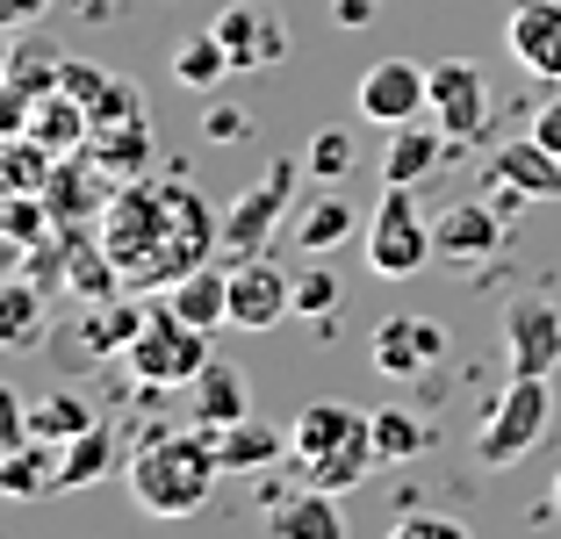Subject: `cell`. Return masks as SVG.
I'll return each instance as SVG.
<instances>
[{
	"label": "cell",
	"instance_id": "cell-1",
	"mask_svg": "<svg viewBox=\"0 0 561 539\" xmlns=\"http://www.w3.org/2000/svg\"><path fill=\"white\" fill-rule=\"evenodd\" d=\"M101 252L116 260L123 288H173L181 274L209 266V252L224 245V216H209L195 180H123L116 202L101 209Z\"/></svg>",
	"mask_w": 561,
	"mask_h": 539
},
{
	"label": "cell",
	"instance_id": "cell-2",
	"mask_svg": "<svg viewBox=\"0 0 561 539\" xmlns=\"http://www.w3.org/2000/svg\"><path fill=\"white\" fill-rule=\"evenodd\" d=\"M216 474H224L216 432L187 425V432H151V439L130 454L123 482H130V504L145 511V518H195V511L209 504Z\"/></svg>",
	"mask_w": 561,
	"mask_h": 539
},
{
	"label": "cell",
	"instance_id": "cell-3",
	"mask_svg": "<svg viewBox=\"0 0 561 539\" xmlns=\"http://www.w3.org/2000/svg\"><path fill=\"white\" fill-rule=\"evenodd\" d=\"M288 468L310 490H353L375 460V417H360L353 403H302V417L288 425Z\"/></svg>",
	"mask_w": 561,
	"mask_h": 539
},
{
	"label": "cell",
	"instance_id": "cell-4",
	"mask_svg": "<svg viewBox=\"0 0 561 539\" xmlns=\"http://www.w3.org/2000/svg\"><path fill=\"white\" fill-rule=\"evenodd\" d=\"M547 425H554V375H512L476 432V460L482 468H518L526 454L547 446Z\"/></svg>",
	"mask_w": 561,
	"mask_h": 539
},
{
	"label": "cell",
	"instance_id": "cell-5",
	"mask_svg": "<svg viewBox=\"0 0 561 539\" xmlns=\"http://www.w3.org/2000/svg\"><path fill=\"white\" fill-rule=\"evenodd\" d=\"M310 173L302 159H266V173L252 180L245 195L224 209V260H260V252H274V238H280V223L296 216V180Z\"/></svg>",
	"mask_w": 561,
	"mask_h": 539
},
{
	"label": "cell",
	"instance_id": "cell-6",
	"mask_svg": "<svg viewBox=\"0 0 561 539\" xmlns=\"http://www.w3.org/2000/svg\"><path fill=\"white\" fill-rule=\"evenodd\" d=\"M209 331H195L173 302H159V310H145V324H137L130 353H123V367H130L145 389H187V381L209 367Z\"/></svg>",
	"mask_w": 561,
	"mask_h": 539
},
{
	"label": "cell",
	"instance_id": "cell-7",
	"mask_svg": "<svg viewBox=\"0 0 561 539\" xmlns=\"http://www.w3.org/2000/svg\"><path fill=\"white\" fill-rule=\"evenodd\" d=\"M432 260H439V245H432V216L417 209V195L411 187H381L375 216H367V266H375V280H417Z\"/></svg>",
	"mask_w": 561,
	"mask_h": 539
},
{
	"label": "cell",
	"instance_id": "cell-8",
	"mask_svg": "<svg viewBox=\"0 0 561 539\" xmlns=\"http://www.w3.org/2000/svg\"><path fill=\"white\" fill-rule=\"evenodd\" d=\"M425 115L454 137V159H461V145H482L490 123H496V94H490V80H482V66L439 58V66H432V108Z\"/></svg>",
	"mask_w": 561,
	"mask_h": 539
},
{
	"label": "cell",
	"instance_id": "cell-9",
	"mask_svg": "<svg viewBox=\"0 0 561 539\" xmlns=\"http://www.w3.org/2000/svg\"><path fill=\"white\" fill-rule=\"evenodd\" d=\"M353 108L381 130H397V123H417L432 108V66H411V58H381L353 80Z\"/></svg>",
	"mask_w": 561,
	"mask_h": 539
},
{
	"label": "cell",
	"instance_id": "cell-10",
	"mask_svg": "<svg viewBox=\"0 0 561 539\" xmlns=\"http://www.w3.org/2000/svg\"><path fill=\"white\" fill-rule=\"evenodd\" d=\"M367 359L389 381H425L446 359V324L439 317H381L375 339H367Z\"/></svg>",
	"mask_w": 561,
	"mask_h": 539
},
{
	"label": "cell",
	"instance_id": "cell-11",
	"mask_svg": "<svg viewBox=\"0 0 561 539\" xmlns=\"http://www.w3.org/2000/svg\"><path fill=\"white\" fill-rule=\"evenodd\" d=\"M116 187H123V180H116V173H101L94 151H66V159H50V173H44L50 216H58V223H80V230L101 223V209L116 202Z\"/></svg>",
	"mask_w": 561,
	"mask_h": 539
},
{
	"label": "cell",
	"instance_id": "cell-12",
	"mask_svg": "<svg viewBox=\"0 0 561 539\" xmlns=\"http://www.w3.org/2000/svg\"><path fill=\"white\" fill-rule=\"evenodd\" d=\"M260 525L266 539H346V511L331 490H310V482H266L260 496Z\"/></svg>",
	"mask_w": 561,
	"mask_h": 539
},
{
	"label": "cell",
	"instance_id": "cell-13",
	"mask_svg": "<svg viewBox=\"0 0 561 539\" xmlns=\"http://www.w3.org/2000/svg\"><path fill=\"white\" fill-rule=\"evenodd\" d=\"M209 30L231 50V72H266V66L288 58V22H280V8H266V0H231Z\"/></svg>",
	"mask_w": 561,
	"mask_h": 539
},
{
	"label": "cell",
	"instance_id": "cell-14",
	"mask_svg": "<svg viewBox=\"0 0 561 539\" xmlns=\"http://www.w3.org/2000/svg\"><path fill=\"white\" fill-rule=\"evenodd\" d=\"M504 359H512V375H554L561 367V302L554 295H518L504 310Z\"/></svg>",
	"mask_w": 561,
	"mask_h": 539
},
{
	"label": "cell",
	"instance_id": "cell-15",
	"mask_svg": "<svg viewBox=\"0 0 561 539\" xmlns=\"http://www.w3.org/2000/svg\"><path fill=\"white\" fill-rule=\"evenodd\" d=\"M296 310V274H280L274 252L260 260H231V324L238 331H274Z\"/></svg>",
	"mask_w": 561,
	"mask_h": 539
},
{
	"label": "cell",
	"instance_id": "cell-16",
	"mask_svg": "<svg viewBox=\"0 0 561 539\" xmlns=\"http://www.w3.org/2000/svg\"><path fill=\"white\" fill-rule=\"evenodd\" d=\"M512 66L540 87H561V0H512V30H504Z\"/></svg>",
	"mask_w": 561,
	"mask_h": 539
},
{
	"label": "cell",
	"instance_id": "cell-17",
	"mask_svg": "<svg viewBox=\"0 0 561 539\" xmlns=\"http://www.w3.org/2000/svg\"><path fill=\"white\" fill-rule=\"evenodd\" d=\"M504 238H512V223L496 216V202H490V195H482V202H454V209L432 216V245H439V260H454V266L490 260Z\"/></svg>",
	"mask_w": 561,
	"mask_h": 539
},
{
	"label": "cell",
	"instance_id": "cell-18",
	"mask_svg": "<svg viewBox=\"0 0 561 539\" xmlns=\"http://www.w3.org/2000/svg\"><path fill=\"white\" fill-rule=\"evenodd\" d=\"M446 159H454V137H446L432 115L397 123V130H389V151H381V187H425Z\"/></svg>",
	"mask_w": 561,
	"mask_h": 539
},
{
	"label": "cell",
	"instance_id": "cell-19",
	"mask_svg": "<svg viewBox=\"0 0 561 539\" xmlns=\"http://www.w3.org/2000/svg\"><path fill=\"white\" fill-rule=\"evenodd\" d=\"M66 490V446L58 439H22L0 454V496L8 504H36V496Z\"/></svg>",
	"mask_w": 561,
	"mask_h": 539
},
{
	"label": "cell",
	"instance_id": "cell-20",
	"mask_svg": "<svg viewBox=\"0 0 561 539\" xmlns=\"http://www.w3.org/2000/svg\"><path fill=\"white\" fill-rule=\"evenodd\" d=\"M490 180H504V187H518V195L540 209V202H561V151H547L540 137H518V145H496L490 151Z\"/></svg>",
	"mask_w": 561,
	"mask_h": 539
},
{
	"label": "cell",
	"instance_id": "cell-21",
	"mask_svg": "<svg viewBox=\"0 0 561 539\" xmlns=\"http://www.w3.org/2000/svg\"><path fill=\"white\" fill-rule=\"evenodd\" d=\"M238 417H252V389H245V375H238L231 359H209V367L187 381V425L224 432V425H238Z\"/></svg>",
	"mask_w": 561,
	"mask_h": 539
},
{
	"label": "cell",
	"instance_id": "cell-22",
	"mask_svg": "<svg viewBox=\"0 0 561 539\" xmlns=\"http://www.w3.org/2000/svg\"><path fill=\"white\" fill-rule=\"evenodd\" d=\"M87 151L101 159V173H116V180H145L151 173V115H123V123H94L87 130Z\"/></svg>",
	"mask_w": 561,
	"mask_h": 539
},
{
	"label": "cell",
	"instance_id": "cell-23",
	"mask_svg": "<svg viewBox=\"0 0 561 539\" xmlns=\"http://www.w3.org/2000/svg\"><path fill=\"white\" fill-rule=\"evenodd\" d=\"M165 302H173L195 331H224L231 324V266H195V274H181L173 288H165Z\"/></svg>",
	"mask_w": 561,
	"mask_h": 539
},
{
	"label": "cell",
	"instance_id": "cell-24",
	"mask_svg": "<svg viewBox=\"0 0 561 539\" xmlns=\"http://www.w3.org/2000/svg\"><path fill=\"white\" fill-rule=\"evenodd\" d=\"M44 280L36 274H0V345H15V353H30V345H44Z\"/></svg>",
	"mask_w": 561,
	"mask_h": 539
},
{
	"label": "cell",
	"instance_id": "cell-25",
	"mask_svg": "<svg viewBox=\"0 0 561 539\" xmlns=\"http://www.w3.org/2000/svg\"><path fill=\"white\" fill-rule=\"evenodd\" d=\"M216 460H224V474H266L274 460H288V432L260 425V417H238V425L216 432Z\"/></svg>",
	"mask_w": 561,
	"mask_h": 539
},
{
	"label": "cell",
	"instance_id": "cell-26",
	"mask_svg": "<svg viewBox=\"0 0 561 539\" xmlns=\"http://www.w3.org/2000/svg\"><path fill=\"white\" fill-rule=\"evenodd\" d=\"M87 130H94V115L80 108V101L58 87V94H44L30 108V137L50 151V159H66V151H87Z\"/></svg>",
	"mask_w": 561,
	"mask_h": 539
},
{
	"label": "cell",
	"instance_id": "cell-27",
	"mask_svg": "<svg viewBox=\"0 0 561 539\" xmlns=\"http://www.w3.org/2000/svg\"><path fill=\"white\" fill-rule=\"evenodd\" d=\"M173 80L187 87V94H216V87L231 80V50H224V36L216 30H195L181 50H173Z\"/></svg>",
	"mask_w": 561,
	"mask_h": 539
},
{
	"label": "cell",
	"instance_id": "cell-28",
	"mask_svg": "<svg viewBox=\"0 0 561 539\" xmlns=\"http://www.w3.org/2000/svg\"><path fill=\"white\" fill-rule=\"evenodd\" d=\"M353 223H360V216H353V202H346V195H317L310 209L288 216V230H296V245H302V252H331V245H346Z\"/></svg>",
	"mask_w": 561,
	"mask_h": 539
},
{
	"label": "cell",
	"instance_id": "cell-29",
	"mask_svg": "<svg viewBox=\"0 0 561 539\" xmlns=\"http://www.w3.org/2000/svg\"><path fill=\"white\" fill-rule=\"evenodd\" d=\"M87 425H101V417H94V403H87L80 389H50V395L30 403V439H58L66 446V439H80Z\"/></svg>",
	"mask_w": 561,
	"mask_h": 539
},
{
	"label": "cell",
	"instance_id": "cell-30",
	"mask_svg": "<svg viewBox=\"0 0 561 539\" xmlns=\"http://www.w3.org/2000/svg\"><path fill=\"white\" fill-rule=\"evenodd\" d=\"M367 417H375V460L381 468H403V460H417L432 446V432L417 425L403 403H381V410H367Z\"/></svg>",
	"mask_w": 561,
	"mask_h": 539
},
{
	"label": "cell",
	"instance_id": "cell-31",
	"mask_svg": "<svg viewBox=\"0 0 561 539\" xmlns=\"http://www.w3.org/2000/svg\"><path fill=\"white\" fill-rule=\"evenodd\" d=\"M58 72H66V58H58L44 36L22 30L15 36V58H8V87H22L30 101H44V94H58Z\"/></svg>",
	"mask_w": 561,
	"mask_h": 539
},
{
	"label": "cell",
	"instance_id": "cell-32",
	"mask_svg": "<svg viewBox=\"0 0 561 539\" xmlns=\"http://www.w3.org/2000/svg\"><path fill=\"white\" fill-rule=\"evenodd\" d=\"M108 468H116V432L108 425H87L80 439H66V490H87Z\"/></svg>",
	"mask_w": 561,
	"mask_h": 539
},
{
	"label": "cell",
	"instance_id": "cell-33",
	"mask_svg": "<svg viewBox=\"0 0 561 539\" xmlns=\"http://www.w3.org/2000/svg\"><path fill=\"white\" fill-rule=\"evenodd\" d=\"M50 173V151L36 145L30 130L22 137H0V195H22V187H44Z\"/></svg>",
	"mask_w": 561,
	"mask_h": 539
},
{
	"label": "cell",
	"instance_id": "cell-34",
	"mask_svg": "<svg viewBox=\"0 0 561 539\" xmlns=\"http://www.w3.org/2000/svg\"><path fill=\"white\" fill-rule=\"evenodd\" d=\"M353 159H360V151H353V137H346V130H317V137H310V151H302L310 180H324V187H339V180L353 173Z\"/></svg>",
	"mask_w": 561,
	"mask_h": 539
},
{
	"label": "cell",
	"instance_id": "cell-35",
	"mask_svg": "<svg viewBox=\"0 0 561 539\" xmlns=\"http://www.w3.org/2000/svg\"><path fill=\"white\" fill-rule=\"evenodd\" d=\"M389 539H476L461 518H446V511H411L403 504V518L389 525Z\"/></svg>",
	"mask_w": 561,
	"mask_h": 539
},
{
	"label": "cell",
	"instance_id": "cell-36",
	"mask_svg": "<svg viewBox=\"0 0 561 539\" xmlns=\"http://www.w3.org/2000/svg\"><path fill=\"white\" fill-rule=\"evenodd\" d=\"M296 310L302 317H331L339 310V274H331V266H302L296 274Z\"/></svg>",
	"mask_w": 561,
	"mask_h": 539
},
{
	"label": "cell",
	"instance_id": "cell-37",
	"mask_svg": "<svg viewBox=\"0 0 561 539\" xmlns=\"http://www.w3.org/2000/svg\"><path fill=\"white\" fill-rule=\"evenodd\" d=\"M108 80H116V72L94 66V58H66V72H58V87H66V94L80 101V108H94V101L108 94Z\"/></svg>",
	"mask_w": 561,
	"mask_h": 539
},
{
	"label": "cell",
	"instance_id": "cell-38",
	"mask_svg": "<svg viewBox=\"0 0 561 539\" xmlns=\"http://www.w3.org/2000/svg\"><path fill=\"white\" fill-rule=\"evenodd\" d=\"M202 137H209V145H238V137H252V115L238 108V101H209V108H202Z\"/></svg>",
	"mask_w": 561,
	"mask_h": 539
},
{
	"label": "cell",
	"instance_id": "cell-39",
	"mask_svg": "<svg viewBox=\"0 0 561 539\" xmlns=\"http://www.w3.org/2000/svg\"><path fill=\"white\" fill-rule=\"evenodd\" d=\"M22 439H30V395L0 375V454H8V446H22Z\"/></svg>",
	"mask_w": 561,
	"mask_h": 539
},
{
	"label": "cell",
	"instance_id": "cell-40",
	"mask_svg": "<svg viewBox=\"0 0 561 539\" xmlns=\"http://www.w3.org/2000/svg\"><path fill=\"white\" fill-rule=\"evenodd\" d=\"M87 115H94V123H123V115H145V87H137V80H108V94H101Z\"/></svg>",
	"mask_w": 561,
	"mask_h": 539
},
{
	"label": "cell",
	"instance_id": "cell-41",
	"mask_svg": "<svg viewBox=\"0 0 561 539\" xmlns=\"http://www.w3.org/2000/svg\"><path fill=\"white\" fill-rule=\"evenodd\" d=\"M30 108H36V101L22 94V87L0 80V137H22V130H30Z\"/></svg>",
	"mask_w": 561,
	"mask_h": 539
},
{
	"label": "cell",
	"instance_id": "cell-42",
	"mask_svg": "<svg viewBox=\"0 0 561 539\" xmlns=\"http://www.w3.org/2000/svg\"><path fill=\"white\" fill-rule=\"evenodd\" d=\"M50 15V0H0V30H36Z\"/></svg>",
	"mask_w": 561,
	"mask_h": 539
},
{
	"label": "cell",
	"instance_id": "cell-43",
	"mask_svg": "<svg viewBox=\"0 0 561 539\" xmlns=\"http://www.w3.org/2000/svg\"><path fill=\"white\" fill-rule=\"evenodd\" d=\"M533 137H540L547 151H561V94H547L540 108H533Z\"/></svg>",
	"mask_w": 561,
	"mask_h": 539
},
{
	"label": "cell",
	"instance_id": "cell-44",
	"mask_svg": "<svg viewBox=\"0 0 561 539\" xmlns=\"http://www.w3.org/2000/svg\"><path fill=\"white\" fill-rule=\"evenodd\" d=\"M331 22L339 30H367L375 22V0H331Z\"/></svg>",
	"mask_w": 561,
	"mask_h": 539
},
{
	"label": "cell",
	"instance_id": "cell-45",
	"mask_svg": "<svg viewBox=\"0 0 561 539\" xmlns=\"http://www.w3.org/2000/svg\"><path fill=\"white\" fill-rule=\"evenodd\" d=\"M22 260H30V252H22V245H15V238H8V230H0V274H15V266H22Z\"/></svg>",
	"mask_w": 561,
	"mask_h": 539
},
{
	"label": "cell",
	"instance_id": "cell-46",
	"mask_svg": "<svg viewBox=\"0 0 561 539\" xmlns=\"http://www.w3.org/2000/svg\"><path fill=\"white\" fill-rule=\"evenodd\" d=\"M8 58H15V36L0 30V80H8Z\"/></svg>",
	"mask_w": 561,
	"mask_h": 539
},
{
	"label": "cell",
	"instance_id": "cell-47",
	"mask_svg": "<svg viewBox=\"0 0 561 539\" xmlns=\"http://www.w3.org/2000/svg\"><path fill=\"white\" fill-rule=\"evenodd\" d=\"M547 511H561V474H554V490H547Z\"/></svg>",
	"mask_w": 561,
	"mask_h": 539
}]
</instances>
